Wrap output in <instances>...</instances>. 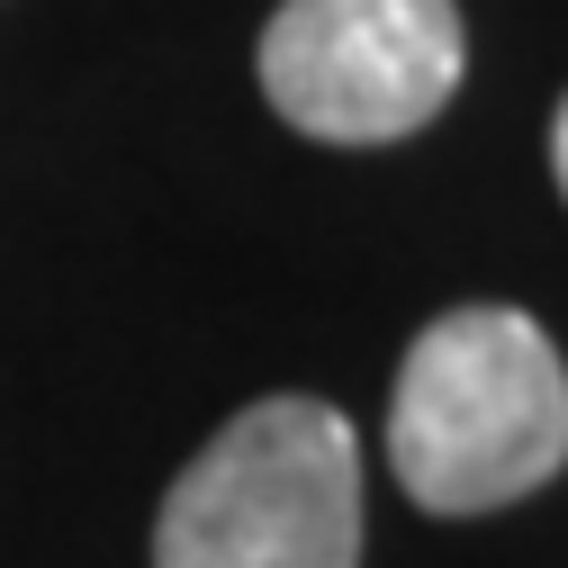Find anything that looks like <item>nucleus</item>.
Wrapping results in <instances>:
<instances>
[{
    "label": "nucleus",
    "mask_w": 568,
    "mask_h": 568,
    "mask_svg": "<svg viewBox=\"0 0 568 568\" xmlns=\"http://www.w3.org/2000/svg\"><path fill=\"white\" fill-rule=\"evenodd\" d=\"M388 469L424 515H496L568 469V371L524 307H452L406 343Z\"/></svg>",
    "instance_id": "1"
},
{
    "label": "nucleus",
    "mask_w": 568,
    "mask_h": 568,
    "mask_svg": "<svg viewBox=\"0 0 568 568\" xmlns=\"http://www.w3.org/2000/svg\"><path fill=\"white\" fill-rule=\"evenodd\" d=\"M550 172H559V190H568V100H559V118H550Z\"/></svg>",
    "instance_id": "4"
},
{
    "label": "nucleus",
    "mask_w": 568,
    "mask_h": 568,
    "mask_svg": "<svg viewBox=\"0 0 568 568\" xmlns=\"http://www.w3.org/2000/svg\"><path fill=\"white\" fill-rule=\"evenodd\" d=\"M460 73V0H280L262 28V91L316 145H397L452 109Z\"/></svg>",
    "instance_id": "3"
},
{
    "label": "nucleus",
    "mask_w": 568,
    "mask_h": 568,
    "mask_svg": "<svg viewBox=\"0 0 568 568\" xmlns=\"http://www.w3.org/2000/svg\"><path fill=\"white\" fill-rule=\"evenodd\" d=\"M154 568H362V434L316 397H262L154 515Z\"/></svg>",
    "instance_id": "2"
}]
</instances>
